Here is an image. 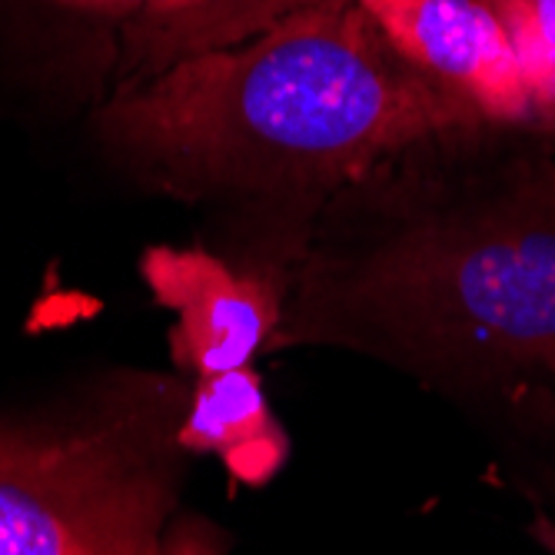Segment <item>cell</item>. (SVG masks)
Returning <instances> with one entry per match:
<instances>
[{
    "label": "cell",
    "mask_w": 555,
    "mask_h": 555,
    "mask_svg": "<svg viewBox=\"0 0 555 555\" xmlns=\"http://www.w3.org/2000/svg\"><path fill=\"white\" fill-rule=\"evenodd\" d=\"M539 140L460 167L452 140L420 146L339 193L283 270L270 352L349 349L555 413V154Z\"/></svg>",
    "instance_id": "1"
},
{
    "label": "cell",
    "mask_w": 555,
    "mask_h": 555,
    "mask_svg": "<svg viewBox=\"0 0 555 555\" xmlns=\"http://www.w3.org/2000/svg\"><path fill=\"white\" fill-rule=\"evenodd\" d=\"M96 130L140 177L223 199L293 254L333 199L420 146L495 137L433 90L357 0L114 90Z\"/></svg>",
    "instance_id": "2"
},
{
    "label": "cell",
    "mask_w": 555,
    "mask_h": 555,
    "mask_svg": "<svg viewBox=\"0 0 555 555\" xmlns=\"http://www.w3.org/2000/svg\"><path fill=\"white\" fill-rule=\"evenodd\" d=\"M190 389H130L77 416L0 413V555H160Z\"/></svg>",
    "instance_id": "3"
},
{
    "label": "cell",
    "mask_w": 555,
    "mask_h": 555,
    "mask_svg": "<svg viewBox=\"0 0 555 555\" xmlns=\"http://www.w3.org/2000/svg\"><path fill=\"white\" fill-rule=\"evenodd\" d=\"M357 4L396 54L482 133L539 137L519 47L489 4L482 0H357Z\"/></svg>",
    "instance_id": "4"
},
{
    "label": "cell",
    "mask_w": 555,
    "mask_h": 555,
    "mask_svg": "<svg viewBox=\"0 0 555 555\" xmlns=\"http://www.w3.org/2000/svg\"><path fill=\"white\" fill-rule=\"evenodd\" d=\"M143 280L177 313L170 357L186 376L243 370L270 352L283 313L276 276L240 273L204 249L157 246L143 257Z\"/></svg>",
    "instance_id": "5"
},
{
    "label": "cell",
    "mask_w": 555,
    "mask_h": 555,
    "mask_svg": "<svg viewBox=\"0 0 555 555\" xmlns=\"http://www.w3.org/2000/svg\"><path fill=\"white\" fill-rule=\"evenodd\" d=\"M313 4L323 0H146L117 37L111 93L137 87L186 57L257 37Z\"/></svg>",
    "instance_id": "6"
},
{
    "label": "cell",
    "mask_w": 555,
    "mask_h": 555,
    "mask_svg": "<svg viewBox=\"0 0 555 555\" xmlns=\"http://www.w3.org/2000/svg\"><path fill=\"white\" fill-rule=\"evenodd\" d=\"M177 439L186 452L217 456L243 486L270 482L289 460V436L276 423L254 366L196 379Z\"/></svg>",
    "instance_id": "7"
},
{
    "label": "cell",
    "mask_w": 555,
    "mask_h": 555,
    "mask_svg": "<svg viewBox=\"0 0 555 555\" xmlns=\"http://www.w3.org/2000/svg\"><path fill=\"white\" fill-rule=\"evenodd\" d=\"M509 27L529 77L539 137H555V0H482Z\"/></svg>",
    "instance_id": "8"
},
{
    "label": "cell",
    "mask_w": 555,
    "mask_h": 555,
    "mask_svg": "<svg viewBox=\"0 0 555 555\" xmlns=\"http://www.w3.org/2000/svg\"><path fill=\"white\" fill-rule=\"evenodd\" d=\"M160 555H227V539L204 519L180 516L167 526Z\"/></svg>",
    "instance_id": "9"
},
{
    "label": "cell",
    "mask_w": 555,
    "mask_h": 555,
    "mask_svg": "<svg viewBox=\"0 0 555 555\" xmlns=\"http://www.w3.org/2000/svg\"><path fill=\"white\" fill-rule=\"evenodd\" d=\"M43 8H54L61 14H74L80 21H90V24H114L117 27V37L124 30L127 21H133L146 0H40Z\"/></svg>",
    "instance_id": "10"
},
{
    "label": "cell",
    "mask_w": 555,
    "mask_h": 555,
    "mask_svg": "<svg viewBox=\"0 0 555 555\" xmlns=\"http://www.w3.org/2000/svg\"><path fill=\"white\" fill-rule=\"evenodd\" d=\"M552 439H555V413H552Z\"/></svg>",
    "instance_id": "11"
}]
</instances>
